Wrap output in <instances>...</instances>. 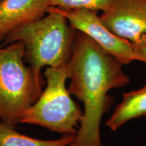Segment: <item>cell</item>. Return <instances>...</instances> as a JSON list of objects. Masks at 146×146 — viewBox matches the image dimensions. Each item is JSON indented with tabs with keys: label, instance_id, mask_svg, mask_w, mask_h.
Instances as JSON below:
<instances>
[{
	"label": "cell",
	"instance_id": "6da1fadb",
	"mask_svg": "<svg viewBox=\"0 0 146 146\" xmlns=\"http://www.w3.org/2000/svg\"><path fill=\"white\" fill-rule=\"evenodd\" d=\"M122 65L89 36L76 33L67 63L70 79L68 91L83 102L84 111L74 141L69 146H102L100 125L112 100L108 92L130 82Z\"/></svg>",
	"mask_w": 146,
	"mask_h": 146
},
{
	"label": "cell",
	"instance_id": "7a4b0ae2",
	"mask_svg": "<svg viewBox=\"0 0 146 146\" xmlns=\"http://www.w3.org/2000/svg\"><path fill=\"white\" fill-rule=\"evenodd\" d=\"M48 14L12 31L3 38V45L21 41L25 45L24 60L38 78L42 68L67 64L77 31L60 12L49 7Z\"/></svg>",
	"mask_w": 146,
	"mask_h": 146
},
{
	"label": "cell",
	"instance_id": "3957f363",
	"mask_svg": "<svg viewBox=\"0 0 146 146\" xmlns=\"http://www.w3.org/2000/svg\"><path fill=\"white\" fill-rule=\"evenodd\" d=\"M21 41L0 48V121L14 127L42 93L38 78L24 60Z\"/></svg>",
	"mask_w": 146,
	"mask_h": 146
},
{
	"label": "cell",
	"instance_id": "277c9868",
	"mask_svg": "<svg viewBox=\"0 0 146 146\" xmlns=\"http://www.w3.org/2000/svg\"><path fill=\"white\" fill-rule=\"evenodd\" d=\"M44 75L47 84L44 91L26 111L20 123L39 125L63 135H76L83 112L66 87L67 64L47 67Z\"/></svg>",
	"mask_w": 146,
	"mask_h": 146
},
{
	"label": "cell",
	"instance_id": "5b68a950",
	"mask_svg": "<svg viewBox=\"0 0 146 146\" xmlns=\"http://www.w3.org/2000/svg\"><path fill=\"white\" fill-rule=\"evenodd\" d=\"M52 8L62 14L77 31L85 34L122 64L139 61L132 43L112 33L102 23L97 12L85 9Z\"/></svg>",
	"mask_w": 146,
	"mask_h": 146
},
{
	"label": "cell",
	"instance_id": "8992f818",
	"mask_svg": "<svg viewBox=\"0 0 146 146\" xmlns=\"http://www.w3.org/2000/svg\"><path fill=\"white\" fill-rule=\"evenodd\" d=\"M100 17L111 32L132 43L146 35V0H114Z\"/></svg>",
	"mask_w": 146,
	"mask_h": 146
},
{
	"label": "cell",
	"instance_id": "52a82bcc",
	"mask_svg": "<svg viewBox=\"0 0 146 146\" xmlns=\"http://www.w3.org/2000/svg\"><path fill=\"white\" fill-rule=\"evenodd\" d=\"M49 7V0H1L0 36L43 18Z\"/></svg>",
	"mask_w": 146,
	"mask_h": 146
},
{
	"label": "cell",
	"instance_id": "ba28073f",
	"mask_svg": "<svg viewBox=\"0 0 146 146\" xmlns=\"http://www.w3.org/2000/svg\"><path fill=\"white\" fill-rule=\"evenodd\" d=\"M142 116H146V85L137 90L124 94L123 101L106 124L115 131L127 122Z\"/></svg>",
	"mask_w": 146,
	"mask_h": 146
},
{
	"label": "cell",
	"instance_id": "9c48e42d",
	"mask_svg": "<svg viewBox=\"0 0 146 146\" xmlns=\"http://www.w3.org/2000/svg\"><path fill=\"white\" fill-rule=\"evenodd\" d=\"M75 135H65L56 140H41L24 135L15 127L0 121V146H69Z\"/></svg>",
	"mask_w": 146,
	"mask_h": 146
},
{
	"label": "cell",
	"instance_id": "30bf717a",
	"mask_svg": "<svg viewBox=\"0 0 146 146\" xmlns=\"http://www.w3.org/2000/svg\"><path fill=\"white\" fill-rule=\"evenodd\" d=\"M114 0H49V5L63 9H85L105 12Z\"/></svg>",
	"mask_w": 146,
	"mask_h": 146
},
{
	"label": "cell",
	"instance_id": "8fae6325",
	"mask_svg": "<svg viewBox=\"0 0 146 146\" xmlns=\"http://www.w3.org/2000/svg\"><path fill=\"white\" fill-rule=\"evenodd\" d=\"M132 45L139 61L143 62L146 64V35L142 36L137 42L133 43Z\"/></svg>",
	"mask_w": 146,
	"mask_h": 146
},
{
	"label": "cell",
	"instance_id": "7c38bea8",
	"mask_svg": "<svg viewBox=\"0 0 146 146\" xmlns=\"http://www.w3.org/2000/svg\"><path fill=\"white\" fill-rule=\"evenodd\" d=\"M3 39V38L2 37V36H0V41H1V40H2Z\"/></svg>",
	"mask_w": 146,
	"mask_h": 146
},
{
	"label": "cell",
	"instance_id": "4fadbf2b",
	"mask_svg": "<svg viewBox=\"0 0 146 146\" xmlns=\"http://www.w3.org/2000/svg\"><path fill=\"white\" fill-rule=\"evenodd\" d=\"M0 1H1V0H0Z\"/></svg>",
	"mask_w": 146,
	"mask_h": 146
},
{
	"label": "cell",
	"instance_id": "5bb4252c",
	"mask_svg": "<svg viewBox=\"0 0 146 146\" xmlns=\"http://www.w3.org/2000/svg\"></svg>",
	"mask_w": 146,
	"mask_h": 146
}]
</instances>
